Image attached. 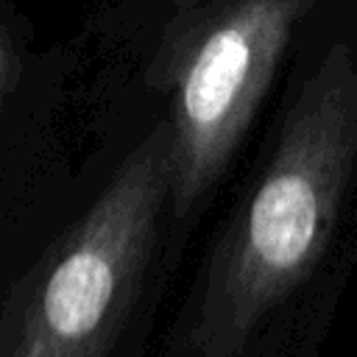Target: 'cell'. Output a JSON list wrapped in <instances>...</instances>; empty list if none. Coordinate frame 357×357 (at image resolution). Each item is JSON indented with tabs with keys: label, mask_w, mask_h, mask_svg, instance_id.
<instances>
[{
	"label": "cell",
	"mask_w": 357,
	"mask_h": 357,
	"mask_svg": "<svg viewBox=\"0 0 357 357\" xmlns=\"http://www.w3.org/2000/svg\"><path fill=\"white\" fill-rule=\"evenodd\" d=\"M357 184V61L332 45L226 218L192 312L201 357H237L318 268Z\"/></svg>",
	"instance_id": "cell-1"
},
{
	"label": "cell",
	"mask_w": 357,
	"mask_h": 357,
	"mask_svg": "<svg viewBox=\"0 0 357 357\" xmlns=\"http://www.w3.org/2000/svg\"><path fill=\"white\" fill-rule=\"evenodd\" d=\"M167 204L173 128L162 120L89 209L14 279L0 315V357H109L142 293Z\"/></svg>",
	"instance_id": "cell-2"
},
{
	"label": "cell",
	"mask_w": 357,
	"mask_h": 357,
	"mask_svg": "<svg viewBox=\"0 0 357 357\" xmlns=\"http://www.w3.org/2000/svg\"><path fill=\"white\" fill-rule=\"evenodd\" d=\"M310 6L312 0H190L170 22L159 84L170 95V206L178 218H190L231 165Z\"/></svg>",
	"instance_id": "cell-3"
}]
</instances>
